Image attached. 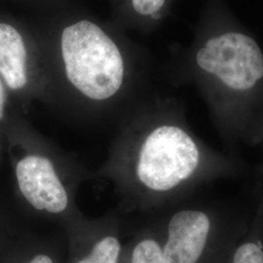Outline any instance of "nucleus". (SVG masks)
<instances>
[{"label": "nucleus", "instance_id": "12", "mask_svg": "<svg viewBox=\"0 0 263 263\" xmlns=\"http://www.w3.org/2000/svg\"><path fill=\"white\" fill-rule=\"evenodd\" d=\"M4 104H5V91H4L3 85H2L1 81H0V120L3 117Z\"/></svg>", "mask_w": 263, "mask_h": 263}, {"label": "nucleus", "instance_id": "9", "mask_svg": "<svg viewBox=\"0 0 263 263\" xmlns=\"http://www.w3.org/2000/svg\"><path fill=\"white\" fill-rule=\"evenodd\" d=\"M169 0H132V6L141 17L158 22L163 17V12Z\"/></svg>", "mask_w": 263, "mask_h": 263}, {"label": "nucleus", "instance_id": "7", "mask_svg": "<svg viewBox=\"0 0 263 263\" xmlns=\"http://www.w3.org/2000/svg\"><path fill=\"white\" fill-rule=\"evenodd\" d=\"M121 255L120 241L114 236H104L97 240L88 253L73 263H119Z\"/></svg>", "mask_w": 263, "mask_h": 263}, {"label": "nucleus", "instance_id": "4", "mask_svg": "<svg viewBox=\"0 0 263 263\" xmlns=\"http://www.w3.org/2000/svg\"><path fill=\"white\" fill-rule=\"evenodd\" d=\"M16 176L22 194L32 207L59 214L66 210L67 194L50 160L30 155L21 160Z\"/></svg>", "mask_w": 263, "mask_h": 263}, {"label": "nucleus", "instance_id": "1", "mask_svg": "<svg viewBox=\"0 0 263 263\" xmlns=\"http://www.w3.org/2000/svg\"><path fill=\"white\" fill-rule=\"evenodd\" d=\"M189 63L228 154L259 144L263 49L226 0H207Z\"/></svg>", "mask_w": 263, "mask_h": 263}, {"label": "nucleus", "instance_id": "6", "mask_svg": "<svg viewBox=\"0 0 263 263\" xmlns=\"http://www.w3.org/2000/svg\"><path fill=\"white\" fill-rule=\"evenodd\" d=\"M221 263H263V229L250 220Z\"/></svg>", "mask_w": 263, "mask_h": 263}, {"label": "nucleus", "instance_id": "10", "mask_svg": "<svg viewBox=\"0 0 263 263\" xmlns=\"http://www.w3.org/2000/svg\"><path fill=\"white\" fill-rule=\"evenodd\" d=\"M258 139H259L260 143L263 142V114L259 120V124H258ZM260 177H261V180H260L259 195H258L257 202L255 204V208L253 211V216L251 218V221L254 226L263 229V166L262 171L260 173Z\"/></svg>", "mask_w": 263, "mask_h": 263}, {"label": "nucleus", "instance_id": "2", "mask_svg": "<svg viewBox=\"0 0 263 263\" xmlns=\"http://www.w3.org/2000/svg\"><path fill=\"white\" fill-rule=\"evenodd\" d=\"M253 212L208 200L176 211L168 220L162 263H221Z\"/></svg>", "mask_w": 263, "mask_h": 263}, {"label": "nucleus", "instance_id": "3", "mask_svg": "<svg viewBox=\"0 0 263 263\" xmlns=\"http://www.w3.org/2000/svg\"><path fill=\"white\" fill-rule=\"evenodd\" d=\"M62 55L69 82L86 97L104 101L118 92L124 77L121 53L104 30L81 21L65 28Z\"/></svg>", "mask_w": 263, "mask_h": 263}, {"label": "nucleus", "instance_id": "8", "mask_svg": "<svg viewBox=\"0 0 263 263\" xmlns=\"http://www.w3.org/2000/svg\"><path fill=\"white\" fill-rule=\"evenodd\" d=\"M129 263H162L161 241L154 237H144L134 246Z\"/></svg>", "mask_w": 263, "mask_h": 263}, {"label": "nucleus", "instance_id": "5", "mask_svg": "<svg viewBox=\"0 0 263 263\" xmlns=\"http://www.w3.org/2000/svg\"><path fill=\"white\" fill-rule=\"evenodd\" d=\"M0 74L13 90L24 88L27 81V50L18 30L0 23Z\"/></svg>", "mask_w": 263, "mask_h": 263}, {"label": "nucleus", "instance_id": "11", "mask_svg": "<svg viewBox=\"0 0 263 263\" xmlns=\"http://www.w3.org/2000/svg\"><path fill=\"white\" fill-rule=\"evenodd\" d=\"M28 263H55L53 257L50 254L40 253L33 255Z\"/></svg>", "mask_w": 263, "mask_h": 263}]
</instances>
